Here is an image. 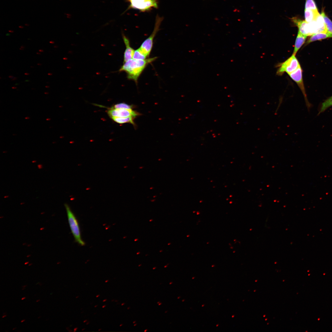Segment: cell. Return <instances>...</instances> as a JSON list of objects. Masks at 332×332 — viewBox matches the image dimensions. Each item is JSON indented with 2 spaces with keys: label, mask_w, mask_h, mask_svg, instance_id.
<instances>
[{
  "label": "cell",
  "mask_w": 332,
  "mask_h": 332,
  "mask_svg": "<svg viewBox=\"0 0 332 332\" xmlns=\"http://www.w3.org/2000/svg\"><path fill=\"white\" fill-rule=\"evenodd\" d=\"M157 58V57H154L145 60L131 59L123 63L119 71L126 73L128 79L132 80L137 84L139 77L146 66Z\"/></svg>",
  "instance_id": "cell-1"
},
{
  "label": "cell",
  "mask_w": 332,
  "mask_h": 332,
  "mask_svg": "<svg viewBox=\"0 0 332 332\" xmlns=\"http://www.w3.org/2000/svg\"><path fill=\"white\" fill-rule=\"evenodd\" d=\"M69 224L74 238L75 241L82 246L85 245V243L83 240L78 222L76 216L71 208L67 204H65Z\"/></svg>",
  "instance_id": "cell-2"
},
{
  "label": "cell",
  "mask_w": 332,
  "mask_h": 332,
  "mask_svg": "<svg viewBox=\"0 0 332 332\" xmlns=\"http://www.w3.org/2000/svg\"><path fill=\"white\" fill-rule=\"evenodd\" d=\"M163 19V17H160L157 15L153 32L150 36L143 42L139 48L148 58L149 57L153 48L154 38L160 30V26Z\"/></svg>",
  "instance_id": "cell-3"
},
{
  "label": "cell",
  "mask_w": 332,
  "mask_h": 332,
  "mask_svg": "<svg viewBox=\"0 0 332 332\" xmlns=\"http://www.w3.org/2000/svg\"><path fill=\"white\" fill-rule=\"evenodd\" d=\"M130 5L125 11L131 9L139 10L141 12L150 11L158 7V0H126Z\"/></svg>",
  "instance_id": "cell-4"
},
{
  "label": "cell",
  "mask_w": 332,
  "mask_h": 332,
  "mask_svg": "<svg viewBox=\"0 0 332 332\" xmlns=\"http://www.w3.org/2000/svg\"><path fill=\"white\" fill-rule=\"evenodd\" d=\"M292 54L290 58L281 63L277 72L278 75H282L285 72L289 74L295 71L301 66L295 56Z\"/></svg>",
  "instance_id": "cell-5"
},
{
  "label": "cell",
  "mask_w": 332,
  "mask_h": 332,
  "mask_svg": "<svg viewBox=\"0 0 332 332\" xmlns=\"http://www.w3.org/2000/svg\"><path fill=\"white\" fill-rule=\"evenodd\" d=\"M302 72L303 71L300 66L295 71L289 75L301 89L304 97L306 106L309 110L312 107V105L309 102L307 98L303 81Z\"/></svg>",
  "instance_id": "cell-6"
},
{
  "label": "cell",
  "mask_w": 332,
  "mask_h": 332,
  "mask_svg": "<svg viewBox=\"0 0 332 332\" xmlns=\"http://www.w3.org/2000/svg\"><path fill=\"white\" fill-rule=\"evenodd\" d=\"M107 113L111 118L113 117L126 118L133 117L136 118L141 114L133 110L116 109L112 108L107 111Z\"/></svg>",
  "instance_id": "cell-7"
},
{
  "label": "cell",
  "mask_w": 332,
  "mask_h": 332,
  "mask_svg": "<svg viewBox=\"0 0 332 332\" xmlns=\"http://www.w3.org/2000/svg\"><path fill=\"white\" fill-rule=\"evenodd\" d=\"M291 20L298 28L299 32L307 37L310 36L308 23L305 20H301L296 17H292Z\"/></svg>",
  "instance_id": "cell-8"
},
{
  "label": "cell",
  "mask_w": 332,
  "mask_h": 332,
  "mask_svg": "<svg viewBox=\"0 0 332 332\" xmlns=\"http://www.w3.org/2000/svg\"><path fill=\"white\" fill-rule=\"evenodd\" d=\"M122 36L126 48L124 54V63L133 58L135 50L131 46L129 39L124 34H122Z\"/></svg>",
  "instance_id": "cell-9"
},
{
  "label": "cell",
  "mask_w": 332,
  "mask_h": 332,
  "mask_svg": "<svg viewBox=\"0 0 332 332\" xmlns=\"http://www.w3.org/2000/svg\"><path fill=\"white\" fill-rule=\"evenodd\" d=\"M307 37L298 31L295 41L293 55H296L298 51L305 43Z\"/></svg>",
  "instance_id": "cell-10"
},
{
  "label": "cell",
  "mask_w": 332,
  "mask_h": 332,
  "mask_svg": "<svg viewBox=\"0 0 332 332\" xmlns=\"http://www.w3.org/2000/svg\"><path fill=\"white\" fill-rule=\"evenodd\" d=\"M332 38L327 33L322 32L316 33L312 35L306 43V44L318 40H325L328 38Z\"/></svg>",
  "instance_id": "cell-11"
},
{
  "label": "cell",
  "mask_w": 332,
  "mask_h": 332,
  "mask_svg": "<svg viewBox=\"0 0 332 332\" xmlns=\"http://www.w3.org/2000/svg\"><path fill=\"white\" fill-rule=\"evenodd\" d=\"M319 14L318 10L305 9V21L309 23L315 20Z\"/></svg>",
  "instance_id": "cell-12"
},
{
  "label": "cell",
  "mask_w": 332,
  "mask_h": 332,
  "mask_svg": "<svg viewBox=\"0 0 332 332\" xmlns=\"http://www.w3.org/2000/svg\"><path fill=\"white\" fill-rule=\"evenodd\" d=\"M332 107V96L325 100L320 105L318 115L325 111L329 108Z\"/></svg>",
  "instance_id": "cell-13"
},
{
  "label": "cell",
  "mask_w": 332,
  "mask_h": 332,
  "mask_svg": "<svg viewBox=\"0 0 332 332\" xmlns=\"http://www.w3.org/2000/svg\"><path fill=\"white\" fill-rule=\"evenodd\" d=\"M321 14L324 19L327 33L332 37V21L327 16L324 11H322Z\"/></svg>",
  "instance_id": "cell-14"
},
{
  "label": "cell",
  "mask_w": 332,
  "mask_h": 332,
  "mask_svg": "<svg viewBox=\"0 0 332 332\" xmlns=\"http://www.w3.org/2000/svg\"><path fill=\"white\" fill-rule=\"evenodd\" d=\"M135 118L133 117H130L126 118H119L113 117L111 119L115 122L120 124H123L126 123H130L133 124L134 126H135V124L134 122V120Z\"/></svg>",
  "instance_id": "cell-15"
},
{
  "label": "cell",
  "mask_w": 332,
  "mask_h": 332,
  "mask_svg": "<svg viewBox=\"0 0 332 332\" xmlns=\"http://www.w3.org/2000/svg\"><path fill=\"white\" fill-rule=\"evenodd\" d=\"M148 57L139 48L135 51L133 59L136 60H145Z\"/></svg>",
  "instance_id": "cell-16"
},
{
  "label": "cell",
  "mask_w": 332,
  "mask_h": 332,
  "mask_svg": "<svg viewBox=\"0 0 332 332\" xmlns=\"http://www.w3.org/2000/svg\"><path fill=\"white\" fill-rule=\"evenodd\" d=\"M134 107L133 105H129L124 103H121L114 105L112 108L116 109L133 110Z\"/></svg>",
  "instance_id": "cell-17"
},
{
  "label": "cell",
  "mask_w": 332,
  "mask_h": 332,
  "mask_svg": "<svg viewBox=\"0 0 332 332\" xmlns=\"http://www.w3.org/2000/svg\"><path fill=\"white\" fill-rule=\"evenodd\" d=\"M305 9L317 10L318 9L314 0H306Z\"/></svg>",
  "instance_id": "cell-18"
},
{
  "label": "cell",
  "mask_w": 332,
  "mask_h": 332,
  "mask_svg": "<svg viewBox=\"0 0 332 332\" xmlns=\"http://www.w3.org/2000/svg\"><path fill=\"white\" fill-rule=\"evenodd\" d=\"M17 79V78L16 77H14L12 79V81H16Z\"/></svg>",
  "instance_id": "cell-19"
},
{
  "label": "cell",
  "mask_w": 332,
  "mask_h": 332,
  "mask_svg": "<svg viewBox=\"0 0 332 332\" xmlns=\"http://www.w3.org/2000/svg\"><path fill=\"white\" fill-rule=\"evenodd\" d=\"M24 48H25V47L24 46H22L21 47V48H20V49L21 50H24Z\"/></svg>",
  "instance_id": "cell-20"
},
{
  "label": "cell",
  "mask_w": 332,
  "mask_h": 332,
  "mask_svg": "<svg viewBox=\"0 0 332 332\" xmlns=\"http://www.w3.org/2000/svg\"><path fill=\"white\" fill-rule=\"evenodd\" d=\"M9 78H10L11 79H12L14 77L13 76H9Z\"/></svg>",
  "instance_id": "cell-21"
},
{
  "label": "cell",
  "mask_w": 332,
  "mask_h": 332,
  "mask_svg": "<svg viewBox=\"0 0 332 332\" xmlns=\"http://www.w3.org/2000/svg\"><path fill=\"white\" fill-rule=\"evenodd\" d=\"M27 286V285H24V286H22V288H25V287H26V286Z\"/></svg>",
  "instance_id": "cell-22"
},
{
  "label": "cell",
  "mask_w": 332,
  "mask_h": 332,
  "mask_svg": "<svg viewBox=\"0 0 332 332\" xmlns=\"http://www.w3.org/2000/svg\"><path fill=\"white\" fill-rule=\"evenodd\" d=\"M26 297H24L22 298L21 299L22 300H24V299H26Z\"/></svg>",
  "instance_id": "cell-23"
},
{
  "label": "cell",
  "mask_w": 332,
  "mask_h": 332,
  "mask_svg": "<svg viewBox=\"0 0 332 332\" xmlns=\"http://www.w3.org/2000/svg\"><path fill=\"white\" fill-rule=\"evenodd\" d=\"M25 319H23V320H22V321H21V323H22V322H24L25 321Z\"/></svg>",
  "instance_id": "cell-24"
},
{
  "label": "cell",
  "mask_w": 332,
  "mask_h": 332,
  "mask_svg": "<svg viewBox=\"0 0 332 332\" xmlns=\"http://www.w3.org/2000/svg\"><path fill=\"white\" fill-rule=\"evenodd\" d=\"M50 43H51L53 44L54 43V42L53 41H51L50 42Z\"/></svg>",
  "instance_id": "cell-25"
},
{
  "label": "cell",
  "mask_w": 332,
  "mask_h": 332,
  "mask_svg": "<svg viewBox=\"0 0 332 332\" xmlns=\"http://www.w3.org/2000/svg\"><path fill=\"white\" fill-rule=\"evenodd\" d=\"M7 316V315H4V316H2V318H4L5 317H6Z\"/></svg>",
  "instance_id": "cell-26"
},
{
  "label": "cell",
  "mask_w": 332,
  "mask_h": 332,
  "mask_svg": "<svg viewBox=\"0 0 332 332\" xmlns=\"http://www.w3.org/2000/svg\"><path fill=\"white\" fill-rule=\"evenodd\" d=\"M77 328H75L74 329V332H75V331H77Z\"/></svg>",
  "instance_id": "cell-27"
},
{
  "label": "cell",
  "mask_w": 332,
  "mask_h": 332,
  "mask_svg": "<svg viewBox=\"0 0 332 332\" xmlns=\"http://www.w3.org/2000/svg\"><path fill=\"white\" fill-rule=\"evenodd\" d=\"M39 285L40 286H41L43 285V284L42 283H40V282H39Z\"/></svg>",
  "instance_id": "cell-28"
},
{
  "label": "cell",
  "mask_w": 332,
  "mask_h": 332,
  "mask_svg": "<svg viewBox=\"0 0 332 332\" xmlns=\"http://www.w3.org/2000/svg\"><path fill=\"white\" fill-rule=\"evenodd\" d=\"M30 119V118L28 117H26L25 118V119Z\"/></svg>",
  "instance_id": "cell-29"
},
{
  "label": "cell",
  "mask_w": 332,
  "mask_h": 332,
  "mask_svg": "<svg viewBox=\"0 0 332 332\" xmlns=\"http://www.w3.org/2000/svg\"><path fill=\"white\" fill-rule=\"evenodd\" d=\"M39 51L41 52H43V50H39Z\"/></svg>",
  "instance_id": "cell-30"
},
{
  "label": "cell",
  "mask_w": 332,
  "mask_h": 332,
  "mask_svg": "<svg viewBox=\"0 0 332 332\" xmlns=\"http://www.w3.org/2000/svg\"><path fill=\"white\" fill-rule=\"evenodd\" d=\"M9 32H13V31L10 30V31H9Z\"/></svg>",
  "instance_id": "cell-31"
},
{
  "label": "cell",
  "mask_w": 332,
  "mask_h": 332,
  "mask_svg": "<svg viewBox=\"0 0 332 332\" xmlns=\"http://www.w3.org/2000/svg\"><path fill=\"white\" fill-rule=\"evenodd\" d=\"M51 120V119H49V118L47 119H46V120H47V121H49V120Z\"/></svg>",
  "instance_id": "cell-32"
},
{
  "label": "cell",
  "mask_w": 332,
  "mask_h": 332,
  "mask_svg": "<svg viewBox=\"0 0 332 332\" xmlns=\"http://www.w3.org/2000/svg\"><path fill=\"white\" fill-rule=\"evenodd\" d=\"M48 75H52V73H48Z\"/></svg>",
  "instance_id": "cell-33"
},
{
  "label": "cell",
  "mask_w": 332,
  "mask_h": 332,
  "mask_svg": "<svg viewBox=\"0 0 332 332\" xmlns=\"http://www.w3.org/2000/svg\"><path fill=\"white\" fill-rule=\"evenodd\" d=\"M40 301V300L39 299L36 302H38Z\"/></svg>",
  "instance_id": "cell-34"
},
{
  "label": "cell",
  "mask_w": 332,
  "mask_h": 332,
  "mask_svg": "<svg viewBox=\"0 0 332 332\" xmlns=\"http://www.w3.org/2000/svg\"><path fill=\"white\" fill-rule=\"evenodd\" d=\"M44 94H49V93H48L46 92V93H44Z\"/></svg>",
  "instance_id": "cell-35"
},
{
  "label": "cell",
  "mask_w": 332,
  "mask_h": 332,
  "mask_svg": "<svg viewBox=\"0 0 332 332\" xmlns=\"http://www.w3.org/2000/svg\"><path fill=\"white\" fill-rule=\"evenodd\" d=\"M16 88H17V87H12V88L14 89H16Z\"/></svg>",
  "instance_id": "cell-36"
},
{
  "label": "cell",
  "mask_w": 332,
  "mask_h": 332,
  "mask_svg": "<svg viewBox=\"0 0 332 332\" xmlns=\"http://www.w3.org/2000/svg\"><path fill=\"white\" fill-rule=\"evenodd\" d=\"M25 75H29V74L28 73H25Z\"/></svg>",
  "instance_id": "cell-37"
},
{
  "label": "cell",
  "mask_w": 332,
  "mask_h": 332,
  "mask_svg": "<svg viewBox=\"0 0 332 332\" xmlns=\"http://www.w3.org/2000/svg\"><path fill=\"white\" fill-rule=\"evenodd\" d=\"M10 34H7V35H6V36H10Z\"/></svg>",
  "instance_id": "cell-38"
},
{
  "label": "cell",
  "mask_w": 332,
  "mask_h": 332,
  "mask_svg": "<svg viewBox=\"0 0 332 332\" xmlns=\"http://www.w3.org/2000/svg\"><path fill=\"white\" fill-rule=\"evenodd\" d=\"M25 288H23V289H22V290H25Z\"/></svg>",
  "instance_id": "cell-39"
},
{
  "label": "cell",
  "mask_w": 332,
  "mask_h": 332,
  "mask_svg": "<svg viewBox=\"0 0 332 332\" xmlns=\"http://www.w3.org/2000/svg\"><path fill=\"white\" fill-rule=\"evenodd\" d=\"M107 300L106 299H105V300H104L103 301V302H105V301H107Z\"/></svg>",
  "instance_id": "cell-40"
},
{
  "label": "cell",
  "mask_w": 332,
  "mask_h": 332,
  "mask_svg": "<svg viewBox=\"0 0 332 332\" xmlns=\"http://www.w3.org/2000/svg\"><path fill=\"white\" fill-rule=\"evenodd\" d=\"M106 306V305H104V306H103V307H102V308H104V307H105Z\"/></svg>",
  "instance_id": "cell-41"
},
{
  "label": "cell",
  "mask_w": 332,
  "mask_h": 332,
  "mask_svg": "<svg viewBox=\"0 0 332 332\" xmlns=\"http://www.w3.org/2000/svg\"><path fill=\"white\" fill-rule=\"evenodd\" d=\"M19 27L20 28H23V27H22V26H19Z\"/></svg>",
  "instance_id": "cell-42"
},
{
  "label": "cell",
  "mask_w": 332,
  "mask_h": 332,
  "mask_svg": "<svg viewBox=\"0 0 332 332\" xmlns=\"http://www.w3.org/2000/svg\"><path fill=\"white\" fill-rule=\"evenodd\" d=\"M16 328H13V330H14L15 329H16Z\"/></svg>",
  "instance_id": "cell-43"
},
{
  "label": "cell",
  "mask_w": 332,
  "mask_h": 332,
  "mask_svg": "<svg viewBox=\"0 0 332 332\" xmlns=\"http://www.w3.org/2000/svg\"><path fill=\"white\" fill-rule=\"evenodd\" d=\"M38 65H41V64H40V63H38Z\"/></svg>",
  "instance_id": "cell-44"
},
{
  "label": "cell",
  "mask_w": 332,
  "mask_h": 332,
  "mask_svg": "<svg viewBox=\"0 0 332 332\" xmlns=\"http://www.w3.org/2000/svg\"><path fill=\"white\" fill-rule=\"evenodd\" d=\"M54 48H57V47L56 46H54Z\"/></svg>",
  "instance_id": "cell-45"
},
{
  "label": "cell",
  "mask_w": 332,
  "mask_h": 332,
  "mask_svg": "<svg viewBox=\"0 0 332 332\" xmlns=\"http://www.w3.org/2000/svg\"><path fill=\"white\" fill-rule=\"evenodd\" d=\"M46 88H49V86H46Z\"/></svg>",
  "instance_id": "cell-46"
},
{
  "label": "cell",
  "mask_w": 332,
  "mask_h": 332,
  "mask_svg": "<svg viewBox=\"0 0 332 332\" xmlns=\"http://www.w3.org/2000/svg\"><path fill=\"white\" fill-rule=\"evenodd\" d=\"M6 313H4L3 314V315H6Z\"/></svg>",
  "instance_id": "cell-47"
},
{
  "label": "cell",
  "mask_w": 332,
  "mask_h": 332,
  "mask_svg": "<svg viewBox=\"0 0 332 332\" xmlns=\"http://www.w3.org/2000/svg\"><path fill=\"white\" fill-rule=\"evenodd\" d=\"M37 54H40V53H37Z\"/></svg>",
  "instance_id": "cell-48"
},
{
  "label": "cell",
  "mask_w": 332,
  "mask_h": 332,
  "mask_svg": "<svg viewBox=\"0 0 332 332\" xmlns=\"http://www.w3.org/2000/svg\"><path fill=\"white\" fill-rule=\"evenodd\" d=\"M108 281H108V280H107V281H106L105 282H108Z\"/></svg>",
  "instance_id": "cell-49"
},
{
  "label": "cell",
  "mask_w": 332,
  "mask_h": 332,
  "mask_svg": "<svg viewBox=\"0 0 332 332\" xmlns=\"http://www.w3.org/2000/svg\"><path fill=\"white\" fill-rule=\"evenodd\" d=\"M99 296V295H98L97 296H96V297H98Z\"/></svg>",
  "instance_id": "cell-50"
},
{
  "label": "cell",
  "mask_w": 332,
  "mask_h": 332,
  "mask_svg": "<svg viewBox=\"0 0 332 332\" xmlns=\"http://www.w3.org/2000/svg\"><path fill=\"white\" fill-rule=\"evenodd\" d=\"M40 317H41V316H40L38 317V318L39 319L40 318Z\"/></svg>",
  "instance_id": "cell-51"
},
{
  "label": "cell",
  "mask_w": 332,
  "mask_h": 332,
  "mask_svg": "<svg viewBox=\"0 0 332 332\" xmlns=\"http://www.w3.org/2000/svg\"><path fill=\"white\" fill-rule=\"evenodd\" d=\"M87 320H85V321H84V322H87Z\"/></svg>",
  "instance_id": "cell-52"
},
{
  "label": "cell",
  "mask_w": 332,
  "mask_h": 332,
  "mask_svg": "<svg viewBox=\"0 0 332 332\" xmlns=\"http://www.w3.org/2000/svg\"><path fill=\"white\" fill-rule=\"evenodd\" d=\"M124 304H122V305H124Z\"/></svg>",
  "instance_id": "cell-53"
},
{
  "label": "cell",
  "mask_w": 332,
  "mask_h": 332,
  "mask_svg": "<svg viewBox=\"0 0 332 332\" xmlns=\"http://www.w3.org/2000/svg\"><path fill=\"white\" fill-rule=\"evenodd\" d=\"M97 305H96V306H95V307H97Z\"/></svg>",
  "instance_id": "cell-54"
},
{
  "label": "cell",
  "mask_w": 332,
  "mask_h": 332,
  "mask_svg": "<svg viewBox=\"0 0 332 332\" xmlns=\"http://www.w3.org/2000/svg\"><path fill=\"white\" fill-rule=\"evenodd\" d=\"M122 325H120V326H121Z\"/></svg>",
  "instance_id": "cell-55"
},
{
  "label": "cell",
  "mask_w": 332,
  "mask_h": 332,
  "mask_svg": "<svg viewBox=\"0 0 332 332\" xmlns=\"http://www.w3.org/2000/svg\"><path fill=\"white\" fill-rule=\"evenodd\" d=\"M101 330V329H99V331H100V330Z\"/></svg>",
  "instance_id": "cell-56"
}]
</instances>
